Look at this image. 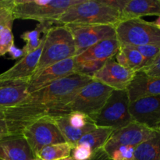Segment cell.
Returning <instances> with one entry per match:
<instances>
[{"label": "cell", "instance_id": "obj_1", "mask_svg": "<svg viewBox=\"0 0 160 160\" xmlns=\"http://www.w3.org/2000/svg\"><path fill=\"white\" fill-rule=\"evenodd\" d=\"M92 80L90 77L73 73L28 94L16 106L0 109L7 134L21 135L23 130L34 121L68 114L67 105L78 91Z\"/></svg>", "mask_w": 160, "mask_h": 160}, {"label": "cell", "instance_id": "obj_2", "mask_svg": "<svg viewBox=\"0 0 160 160\" xmlns=\"http://www.w3.org/2000/svg\"><path fill=\"white\" fill-rule=\"evenodd\" d=\"M121 0H82L69 8L56 24L116 25L120 21Z\"/></svg>", "mask_w": 160, "mask_h": 160}, {"label": "cell", "instance_id": "obj_3", "mask_svg": "<svg viewBox=\"0 0 160 160\" xmlns=\"http://www.w3.org/2000/svg\"><path fill=\"white\" fill-rule=\"evenodd\" d=\"M44 37L45 41L40 59L32 77L52 64L76 56L74 41L67 26L61 24L52 26L44 34Z\"/></svg>", "mask_w": 160, "mask_h": 160}, {"label": "cell", "instance_id": "obj_4", "mask_svg": "<svg viewBox=\"0 0 160 160\" xmlns=\"http://www.w3.org/2000/svg\"><path fill=\"white\" fill-rule=\"evenodd\" d=\"M82 0H11L10 10L15 19L50 22L56 24L58 19L71 6Z\"/></svg>", "mask_w": 160, "mask_h": 160}, {"label": "cell", "instance_id": "obj_5", "mask_svg": "<svg viewBox=\"0 0 160 160\" xmlns=\"http://www.w3.org/2000/svg\"><path fill=\"white\" fill-rule=\"evenodd\" d=\"M130 100L126 90H113L97 115L92 119L96 127L113 131L132 123L129 112Z\"/></svg>", "mask_w": 160, "mask_h": 160}, {"label": "cell", "instance_id": "obj_6", "mask_svg": "<svg viewBox=\"0 0 160 160\" xmlns=\"http://www.w3.org/2000/svg\"><path fill=\"white\" fill-rule=\"evenodd\" d=\"M117 38L121 45L160 46V30L152 22L142 18L120 21L115 27Z\"/></svg>", "mask_w": 160, "mask_h": 160}, {"label": "cell", "instance_id": "obj_7", "mask_svg": "<svg viewBox=\"0 0 160 160\" xmlns=\"http://www.w3.org/2000/svg\"><path fill=\"white\" fill-rule=\"evenodd\" d=\"M120 48L117 38L101 41L75 56V71L92 78L108 59L116 56Z\"/></svg>", "mask_w": 160, "mask_h": 160}, {"label": "cell", "instance_id": "obj_8", "mask_svg": "<svg viewBox=\"0 0 160 160\" xmlns=\"http://www.w3.org/2000/svg\"><path fill=\"white\" fill-rule=\"evenodd\" d=\"M112 91L102 83L92 80L78 91L67 105V112H82L92 119L100 112Z\"/></svg>", "mask_w": 160, "mask_h": 160}, {"label": "cell", "instance_id": "obj_9", "mask_svg": "<svg viewBox=\"0 0 160 160\" xmlns=\"http://www.w3.org/2000/svg\"><path fill=\"white\" fill-rule=\"evenodd\" d=\"M21 135L28 142L34 157L45 146L66 142L52 118L46 117L34 121L27 127Z\"/></svg>", "mask_w": 160, "mask_h": 160}, {"label": "cell", "instance_id": "obj_10", "mask_svg": "<svg viewBox=\"0 0 160 160\" xmlns=\"http://www.w3.org/2000/svg\"><path fill=\"white\" fill-rule=\"evenodd\" d=\"M73 36L76 56L92 45L108 38H117L115 27L112 25H65Z\"/></svg>", "mask_w": 160, "mask_h": 160}, {"label": "cell", "instance_id": "obj_11", "mask_svg": "<svg viewBox=\"0 0 160 160\" xmlns=\"http://www.w3.org/2000/svg\"><path fill=\"white\" fill-rule=\"evenodd\" d=\"M62 134L64 140L72 148L80 139L96 128L93 120L84 113L71 112L66 115L52 118Z\"/></svg>", "mask_w": 160, "mask_h": 160}, {"label": "cell", "instance_id": "obj_12", "mask_svg": "<svg viewBox=\"0 0 160 160\" xmlns=\"http://www.w3.org/2000/svg\"><path fill=\"white\" fill-rule=\"evenodd\" d=\"M156 130L150 129L144 125L132 122L130 124L112 131L103 149L107 154L120 146L137 147L149 138Z\"/></svg>", "mask_w": 160, "mask_h": 160}, {"label": "cell", "instance_id": "obj_13", "mask_svg": "<svg viewBox=\"0 0 160 160\" xmlns=\"http://www.w3.org/2000/svg\"><path fill=\"white\" fill-rule=\"evenodd\" d=\"M136 72L120 65L115 58L108 59L92 79L98 81L112 90H126Z\"/></svg>", "mask_w": 160, "mask_h": 160}, {"label": "cell", "instance_id": "obj_14", "mask_svg": "<svg viewBox=\"0 0 160 160\" xmlns=\"http://www.w3.org/2000/svg\"><path fill=\"white\" fill-rule=\"evenodd\" d=\"M129 112L133 122L158 130L160 127V95L131 102Z\"/></svg>", "mask_w": 160, "mask_h": 160}, {"label": "cell", "instance_id": "obj_15", "mask_svg": "<svg viewBox=\"0 0 160 160\" xmlns=\"http://www.w3.org/2000/svg\"><path fill=\"white\" fill-rule=\"evenodd\" d=\"M75 73L74 57L52 64L29 80L28 86V94L43 88L55 81Z\"/></svg>", "mask_w": 160, "mask_h": 160}, {"label": "cell", "instance_id": "obj_16", "mask_svg": "<svg viewBox=\"0 0 160 160\" xmlns=\"http://www.w3.org/2000/svg\"><path fill=\"white\" fill-rule=\"evenodd\" d=\"M45 37L42 38L40 46L33 52L26 55L17 61L12 67L0 73V81H28L37 67L43 48Z\"/></svg>", "mask_w": 160, "mask_h": 160}, {"label": "cell", "instance_id": "obj_17", "mask_svg": "<svg viewBox=\"0 0 160 160\" xmlns=\"http://www.w3.org/2000/svg\"><path fill=\"white\" fill-rule=\"evenodd\" d=\"M130 102L140 98L160 95V78L138 71L126 89Z\"/></svg>", "mask_w": 160, "mask_h": 160}, {"label": "cell", "instance_id": "obj_18", "mask_svg": "<svg viewBox=\"0 0 160 160\" xmlns=\"http://www.w3.org/2000/svg\"><path fill=\"white\" fill-rule=\"evenodd\" d=\"M145 16H160V0H121L120 21Z\"/></svg>", "mask_w": 160, "mask_h": 160}, {"label": "cell", "instance_id": "obj_19", "mask_svg": "<svg viewBox=\"0 0 160 160\" xmlns=\"http://www.w3.org/2000/svg\"><path fill=\"white\" fill-rule=\"evenodd\" d=\"M34 155L23 135H8L0 140V159L32 160Z\"/></svg>", "mask_w": 160, "mask_h": 160}, {"label": "cell", "instance_id": "obj_20", "mask_svg": "<svg viewBox=\"0 0 160 160\" xmlns=\"http://www.w3.org/2000/svg\"><path fill=\"white\" fill-rule=\"evenodd\" d=\"M28 81H0V109L12 107L28 95Z\"/></svg>", "mask_w": 160, "mask_h": 160}, {"label": "cell", "instance_id": "obj_21", "mask_svg": "<svg viewBox=\"0 0 160 160\" xmlns=\"http://www.w3.org/2000/svg\"><path fill=\"white\" fill-rule=\"evenodd\" d=\"M116 61L120 65L138 72L146 67L145 58L134 47L129 45H121L118 52L114 56Z\"/></svg>", "mask_w": 160, "mask_h": 160}, {"label": "cell", "instance_id": "obj_22", "mask_svg": "<svg viewBox=\"0 0 160 160\" xmlns=\"http://www.w3.org/2000/svg\"><path fill=\"white\" fill-rule=\"evenodd\" d=\"M133 160H160V132L158 130L136 147Z\"/></svg>", "mask_w": 160, "mask_h": 160}, {"label": "cell", "instance_id": "obj_23", "mask_svg": "<svg viewBox=\"0 0 160 160\" xmlns=\"http://www.w3.org/2000/svg\"><path fill=\"white\" fill-rule=\"evenodd\" d=\"M112 131L113 130L111 128L96 127L88 133L84 134L76 145H85L90 147L93 152L97 151V150L103 148L105 144L109 140Z\"/></svg>", "mask_w": 160, "mask_h": 160}, {"label": "cell", "instance_id": "obj_24", "mask_svg": "<svg viewBox=\"0 0 160 160\" xmlns=\"http://www.w3.org/2000/svg\"><path fill=\"white\" fill-rule=\"evenodd\" d=\"M54 24L50 22H43V23H38L35 28L32 31H28L23 33L20 36L22 39L26 42V45L23 47V51L24 56L33 52L35 51L42 43V38L40 37L41 34H45L48 29Z\"/></svg>", "mask_w": 160, "mask_h": 160}, {"label": "cell", "instance_id": "obj_25", "mask_svg": "<svg viewBox=\"0 0 160 160\" xmlns=\"http://www.w3.org/2000/svg\"><path fill=\"white\" fill-rule=\"evenodd\" d=\"M72 147L67 142L54 144L44 147L36 158L42 160H60L70 156Z\"/></svg>", "mask_w": 160, "mask_h": 160}, {"label": "cell", "instance_id": "obj_26", "mask_svg": "<svg viewBox=\"0 0 160 160\" xmlns=\"http://www.w3.org/2000/svg\"><path fill=\"white\" fill-rule=\"evenodd\" d=\"M12 23H8L0 34V56L8 53L11 47L14 45V36L12 31Z\"/></svg>", "mask_w": 160, "mask_h": 160}, {"label": "cell", "instance_id": "obj_27", "mask_svg": "<svg viewBox=\"0 0 160 160\" xmlns=\"http://www.w3.org/2000/svg\"><path fill=\"white\" fill-rule=\"evenodd\" d=\"M135 147L120 146L107 154L112 160H133Z\"/></svg>", "mask_w": 160, "mask_h": 160}, {"label": "cell", "instance_id": "obj_28", "mask_svg": "<svg viewBox=\"0 0 160 160\" xmlns=\"http://www.w3.org/2000/svg\"><path fill=\"white\" fill-rule=\"evenodd\" d=\"M133 47H134L142 54V56L145 58V61L147 62L146 67L149 65L150 63H152L160 53V46H157V45H148Z\"/></svg>", "mask_w": 160, "mask_h": 160}, {"label": "cell", "instance_id": "obj_29", "mask_svg": "<svg viewBox=\"0 0 160 160\" xmlns=\"http://www.w3.org/2000/svg\"><path fill=\"white\" fill-rule=\"evenodd\" d=\"M94 152L89 146L85 145H78L71 150L70 156L74 160H89Z\"/></svg>", "mask_w": 160, "mask_h": 160}, {"label": "cell", "instance_id": "obj_30", "mask_svg": "<svg viewBox=\"0 0 160 160\" xmlns=\"http://www.w3.org/2000/svg\"><path fill=\"white\" fill-rule=\"evenodd\" d=\"M141 71H143L149 76L160 78V53L152 63L142 69Z\"/></svg>", "mask_w": 160, "mask_h": 160}, {"label": "cell", "instance_id": "obj_31", "mask_svg": "<svg viewBox=\"0 0 160 160\" xmlns=\"http://www.w3.org/2000/svg\"><path fill=\"white\" fill-rule=\"evenodd\" d=\"M13 21L14 18L12 15V12H11L10 7H9V9H8L1 17H0V34H1L2 30L4 29V28L8 24V23Z\"/></svg>", "mask_w": 160, "mask_h": 160}, {"label": "cell", "instance_id": "obj_32", "mask_svg": "<svg viewBox=\"0 0 160 160\" xmlns=\"http://www.w3.org/2000/svg\"><path fill=\"white\" fill-rule=\"evenodd\" d=\"M8 53L10 56L11 59H21L22 57L24 56L23 54V51L22 48H17L15 45H12L10 48V49L9 50Z\"/></svg>", "mask_w": 160, "mask_h": 160}, {"label": "cell", "instance_id": "obj_33", "mask_svg": "<svg viewBox=\"0 0 160 160\" xmlns=\"http://www.w3.org/2000/svg\"><path fill=\"white\" fill-rule=\"evenodd\" d=\"M89 160H112L109 157L107 153L104 151L103 148L98 149L94 152L93 155Z\"/></svg>", "mask_w": 160, "mask_h": 160}, {"label": "cell", "instance_id": "obj_34", "mask_svg": "<svg viewBox=\"0 0 160 160\" xmlns=\"http://www.w3.org/2000/svg\"><path fill=\"white\" fill-rule=\"evenodd\" d=\"M11 0H1L0 2V17L9 9Z\"/></svg>", "mask_w": 160, "mask_h": 160}, {"label": "cell", "instance_id": "obj_35", "mask_svg": "<svg viewBox=\"0 0 160 160\" xmlns=\"http://www.w3.org/2000/svg\"><path fill=\"white\" fill-rule=\"evenodd\" d=\"M6 136H8L7 131H6L4 122H3L2 116L1 112H0V140L6 137Z\"/></svg>", "mask_w": 160, "mask_h": 160}, {"label": "cell", "instance_id": "obj_36", "mask_svg": "<svg viewBox=\"0 0 160 160\" xmlns=\"http://www.w3.org/2000/svg\"><path fill=\"white\" fill-rule=\"evenodd\" d=\"M152 23L155 25V26L156 27V28H159V29L160 30V16L158 17V18L156 19L155 21L152 22Z\"/></svg>", "mask_w": 160, "mask_h": 160}, {"label": "cell", "instance_id": "obj_37", "mask_svg": "<svg viewBox=\"0 0 160 160\" xmlns=\"http://www.w3.org/2000/svg\"><path fill=\"white\" fill-rule=\"evenodd\" d=\"M60 160H74L73 159V158L71 157V156H69V157H67V158H64V159H62Z\"/></svg>", "mask_w": 160, "mask_h": 160}, {"label": "cell", "instance_id": "obj_38", "mask_svg": "<svg viewBox=\"0 0 160 160\" xmlns=\"http://www.w3.org/2000/svg\"><path fill=\"white\" fill-rule=\"evenodd\" d=\"M32 160H42V159H37V158H34V159H33Z\"/></svg>", "mask_w": 160, "mask_h": 160}, {"label": "cell", "instance_id": "obj_39", "mask_svg": "<svg viewBox=\"0 0 160 160\" xmlns=\"http://www.w3.org/2000/svg\"><path fill=\"white\" fill-rule=\"evenodd\" d=\"M158 131H159V132H160V127H159V129H158Z\"/></svg>", "mask_w": 160, "mask_h": 160}, {"label": "cell", "instance_id": "obj_40", "mask_svg": "<svg viewBox=\"0 0 160 160\" xmlns=\"http://www.w3.org/2000/svg\"><path fill=\"white\" fill-rule=\"evenodd\" d=\"M0 160H3V159H0Z\"/></svg>", "mask_w": 160, "mask_h": 160}, {"label": "cell", "instance_id": "obj_41", "mask_svg": "<svg viewBox=\"0 0 160 160\" xmlns=\"http://www.w3.org/2000/svg\"><path fill=\"white\" fill-rule=\"evenodd\" d=\"M0 2H1V0H0Z\"/></svg>", "mask_w": 160, "mask_h": 160}]
</instances>
